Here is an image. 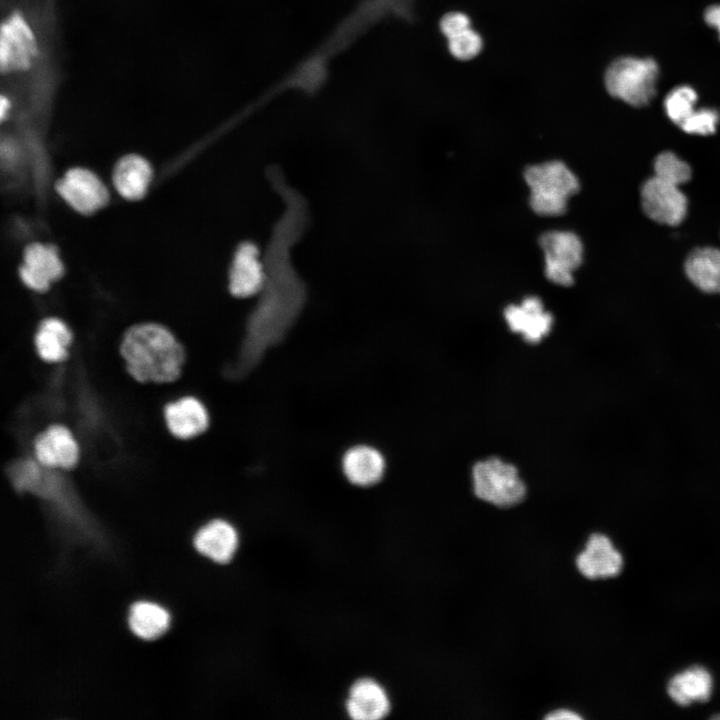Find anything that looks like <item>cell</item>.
<instances>
[{
    "instance_id": "6da1fadb",
    "label": "cell",
    "mask_w": 720,
    "mask_h": 720,
    "mask_svg": "<svg viewBox=\"0 0 720 720\" xmlns=\"http://www.w3.org/2000/svg\"><path fill=\"white\" fill-rule=\"evenodd\" d=\"M121 353L130 374L141 382H170L179 374L184 351L173 335L157 324H141L125 334Z\"/></svg>"
},
{
    "instance_id": "7a4b0ae2",
    "label": "cell",
    "mask_w": 720,
    "mask_h": 720,
    "mask_svg": "<svg viewBox=\"0 0 720 720\" xmlns=\"http://www.w3.org/2000/svg\"><path fill=\"white\" fill-rule=\"evenodd\" d=\"M524 179L530 189L529 204L542 216L562 215L580 185L576 175L561 161L529 166Z\"/></svg>"
},
{
    "instance_id": "3957f363",
    "label": "cell",
    "mask_w": 720,
    "mask_h": 720,
    "mask_svg": "<svg viewBox=\"0 0 720 720\" xmlns=\"http://www.w3.org/2000/svg\"><path fill=\"white\" fill-rule=\"evenodd\" d=\"M40 43L23 11H10L1 25L0 68L3 75L23 73L40 61Z\"/></svg>"
},
{
    "instance_id": "277c9868",
    "label": "cell",
    "mask_w": 720,
    "mask_h": 720,
    "mask_svg": "<svg viewBox=\"0 0 720 720\" xmlns=\"http://www.w3.org/2000/svg\"><path fill=\"white\" fill-rule=\"evenodd\" d=\"M657 63L650 59L623 57L615 60L605 74L607 91L632 106H643L655 94Z\"/></svg>"
},
{
    "instance_id": "5b68a950",
    "label": "cell",
    "mask_w": 720,
    "mask_h": 720,
    "mask_svg": "<svg viewBox=\"0 0 720 720\" xmlns=\"http://www.w3.org/2000/svg\"><path fill=\"white\" fill-rule=\"evenodd\" d=\"M475 495L499 507H511L526 496V485L517 468L499 458L477 462L472 469Z\"/></svg>"
},
{
    "instance_id": "8992f818",
    "label": "cell",
    "mask_w": 720,
    "mask_h": 720,
    "mask_svg": "<svg viewBox=\"0 0 720 720\" xmlns=\"http://www.w3.org/2000/svg\"><path fill=\"white\" fill-rule=\"evenodd\" d=\"M539 245L544 252L547 279L561 286L572 285L573 273L583 259L580 238L570 231L553 230L540 236Z\"/></svg>"
},
{
    "instance_id": "52a82bcc",
    "label": "cell",
    "mask_w": 720,
    "mask_h": 720,
    "mask_svg": "<svg viewBox=\"0 0 720 720\" xmlns=\"http://www.w3.org/2000/svg\"><path fill=\"white\" fill-rule=\"evenodd\" d=\"M641 202L645 214L655 222L676 226L687 214V198L679 186L656 176L648 179L641 188Z\"/></svg>"
},
{
    "instance_id": "ba28073f",
    "label": "cell",
    "mask_w": 720,
    "mask_h": 720,
    "mask_svg": "<svg viewBox=\"0 0 720 720\" xmlns=\"http://www.w3.org/2000/svg\"><path fill=\"white\" fill-rule=\"evenodd\" d=\"M57 190L74 209L84 214L98 210L108 201V191L103 183L82 168L69 170L57 183Z\"/></svg>"
},
{
    "instance_id": "9c48e42d",
    "label": "cell",
    "mask_w": 720,
    "mask_h": 720,
    "mask_svg": "<svg viewBox=\"0 0 720 720\" xmlns=\"http://www.w3.org/2000/svg\"><path fill=\"white\" fill-rule=\"evenodd\" d=\"M260 256L252 242L242 243L235 251L229 272V289L234 296L251 297L262 290L266 266Z\"/></svg>"
},
{
    "instance_id": "30bf717a",
    "label": "cell",
    "mask_w": 720,
    "mask_h": 720,
    "mask_svg": "<svg viewBox=\"0 0 720 720\" xmlns=\"http://www.w3.org/2000/svg\"><path fill=\"white\" fill-rule=\"evenodd\" d=\"M504 317L511 331L519 333L530 344L539 343L550 333L553 325V316L545 310L537 296H529L518 305L507 306Z\"/></svg>"
},
{
    "instance_id": "8fae6325",
    "label": "cell",
    "mask_w": 720,
    "mask_h": 720,
    "mask_svg": "<svg viewBox=\"0 0 720 720\" xmlns=\"http://www.w3.org/2000/svg\"><path fill=\"white\" fill-rule=\"evenodd\" d=\"M62 273V262L54 246L33 243L25 249L20 276L29 288L45 291Z\"/></svg>"
},
{
    "instance_id": "7c38bea8",
    "label": "cell",
    "mask_w": 720,
    "mask_h": 720,
    "mask_svg": "<svg viewBox=\"0 0 720 720\" xmlns=\"http://www.w3.org/2000/svg\"><path fill=\"white\" fill-rule=\"evenodd\" d=\"M576 564L580 573L589 579L608 578L619 574L623 558L607 536L597 533L590 536Z\"/></svg>"
},
{
    "instance_id": "4fadbf2b",
    "label": "cell",
    "mask_w": 720,
    "mask_h": 720,
    "mask_svg": "<svg viewBox=\"0 0 720 720\" xmlns=\"http://www.w3.org/2000/svg\"><path fill=\"white\" fill-rule=\"evenodd\" d=\"M195 549L206 558L219 563L230 562L239 545V535L229 522L216 519L202 526L194 536Z\"/></svg>"
},
{
    "instance_id": "5bb4252c",
    "label": "cell",
    "mask_w": 720,
    "mask_h": 720,
    "mask_svg": "<svg viewBox=\"0 0 720 720\" xmlns=\"http://www.w3.org/2000/svg\"><path fill=\"white\" fill-rule=\"evenodd\" d=\"M390 700L385 689L375 680L363 678L350 688L346 711L354 720H379L390 712Z\"/></svg>"
},
{
    "instance_id": "9a60e30c",
    "label": "cell",
    "mask_w": 720,
    "mask_h": 720,
    "mask_svg": "<svg viewBox=\"0 0 720 720\" xmlns=\"http://www.w3.org/2000/svg\"><path fill=\"white\" fill-rule=\"evenodd\" d=\"M382 453L368 445H357L347 450L342 459V469L349 482L360 487L378 483L385 472Z\"/></svg>"
},
{
    "instance_id": "2e32d148",
    "label": "cell",
    "mask_w": 720,
    "mask_h": 720,
    "mask_svg": "<svg viewBox=\"0 0 720 720\" xmlns=\"http://www.w3.org/2000/svg\"><path fill=\"white\" fill-rule=\"evenodd\" d=\"M35 454L45 466L71 468L78 459V446L69 430L55 425L37 437Z\"/></svg>"
},
{
    "instance_id": "e0dca14e",
    "label": "cell",
    "mask_w": 720,
    "mask_h": 720,
    "mask_svg": "<svg viewBox=\"0 0 720 720\" xmlns=\"http://www.w3.org/2000/svg\"><path fill=\"white\" fill-rule=\"evenodd\" d=\"M440 29L448 40L450 53L459 60H469L482 48L480 35L472 29L469 17L461 12H450L440 20Z\"/></svg>"
},
{
    "instance_id": "ac0fdd59",
    "label": "cell",
    "mask_w": 720,
    "mask_h": 720,
    "mask_svg": "<svg viewBox=\"0 0 720 720\" xmlns=\"http://www.w3.org/2000/svg\"><path fill=\"white\" fill-rule=\"evenodd\" d=\"M165 417L170 431L179 438H190L208 426V414L201 402L186 397L169 404Z\"/></svg>"
},
{
    "instance_id": "d6986e66",
    "label": "cell",
    "mask_w": 720,
    "mask_h": 720,
    "mask_svg": "<svg viewBox=\"0 0 720 720\" xmlns=\"http://www.w3.org/2000/svg\"><path fill=\"white\" fill-rule=\"evenodd\" d=\"M713 681L704 667L693 666L676 674L668 683L667 691L673 701L682 706L710 698Z\"/></svg>"
},
{
    "instance_id": "ffe728a7",
    "label": "cell",
    "mask_w": 720,
    "mask_h": 720,
    "mask_svg": "<svg viewBox=\"0 0 720 720\" xmlns=\"http://www.w3.org/2000/svg\"><path fill=\"white\" fill-rule=\"evenodd\" d=\"M690 281L707 293H720V250L704 247L694 250L685 262Z\"/></svg>"
},
{
    "instance_id": "44dd1931",
    "label": "cell",
    "mask_w": 720,
    "mask_h": 720,
    "mask_svg": "<svg viewBox=\"0 0 720 720\" xmlns=\"http://www.w3.org/2000/svg\"><path fill=\"white\" fill-rule=\"evenodd\" d=\"M151 180L148 162L137 155L123 157L115 166L113 181L117 191L127 199H139Z\"/></svg>"
},
{
    "instance_id": "7402d4cb",
    "label": "cell",
    "mask_w": 720,
    "mask_h": 720,
    "mask_svg": "<svg viewBox=\"0 0 720 720\" xmlns=\"http://www.w3.org/2000/svg\"><path fill=\"white\" fill-rule=\"evenodd\" d=\"M128 623L132 633L140 639L155 640L168 630L170 615L156 603L138 601L130 607Z\"/></svg>"
},
{
    "instance_id": "603a6c76",
    "label": "cell",
    "mask_w": 720,
    "mask_h": 720,
    "mask_svg": "<svg viewBox=\"0 0 720 720\" xmlns=\"http://www.w3.org/2000/svg\"><path fill=\"white\" fill-rule=\"evenodd\" d=\"M71 342V333L58 319L44 320L36 334L35 344L40 356L47 361H60L66 357L67 346Z\"/></svg>"
},
{
    "instance_id": "cb8c5ba5",
    "label": "cell",
    "mask_w": 720,
    "mask_h": 720,
    "mask_svg": "<svg viewBox=\"0 0 720 720\" xmlns=\"http://www.w3.org/2000/svg\"><path fill=\"white\" fill-rule=\"evenodd\" d=\"M654 172L657 178L677 186L688 182L691 178L690 166L669 151L656 157Z\"/></svg>"
},
{
    "instance_id": "d4e9b609",
    "label": "cell",
    "mask_w": 720,
    "mask_h": 720,
    "mask_svg": "<svg viewBox=\"0 0 720 720\" xmlns=\"http://www.w3.org/2000/svg\"><path fill=\"white\" fill-rule=\"evenodd\" d=\"M697 94L689 86L673 89L664 101L667 116L675 124L680 125L695 109Z\"/></svg>"
},
{
    "instance_id": "484cf974",
    "label": "cell",
    "mask_w": 720,
    "mask_h": 720,
    "mask_svg": "<svg viewBox=\"0 0 720 720\" xmlns=\"http://www.w3.org/2000/svg\"><path fill=\"white\" fill-rule=\"evenodd\" d=\"M719 119L717 110L702 108L694 110L679 126L689 134L711 135L715 133Z\"/></svg>"
},
{
    "instance_id": "4316f807",
    "label": "cell",
    "mask_w": 720,
    "mask_h": 720,
    "mask_svg": "<svg viewBox=\"0 0 720 720\" xmlns=\"http://www.w3.org/2000/svg\"><path fill=\"white\" fill-rule=\"evenodd\" d=\"M545 718L549 720H579L582 717L572 710L559 709L549 713Z\"/></svg>"
},
{
    "instance_id": "83f0119b",
    "label": "cell",
    "mask_w": 720,
    "mask_h": 720,
    "mask_svg": "<svg viewBox=\"0 0 720 720\" xmlns=\"http://www.w3.org/2000/svg\"><path fill=\"white\" fill-rule=\"evenodd\" d=\"M705 21L714 26L720 35V5H713L705 11Z\"/></svg>"
},
{
    "instance_id": "f1b7e54d",
    "label": "cell",
    "mask_w": 720,
    "mask_h": 720,
    "mask_svg": "<svg viewBox=\"0 0 720 720\" xmlns=\"http://www.w3.org/2000/svg\"><path fill=\"white\" fill-rule=\"evenodd\" d=\"M11 107V101L7 95L2 94L1 95V104H0V115L1 119L4 120L6 115L8 114Z\"/></svg>"
},
{
    "instance_id": "f546056e",
    "label": "cell",
    "mask_w": 720,
    "mask_h": 720,
    "mask_svg": "<svg viewBox=\"0 0 720 720\" xmlns=\"http://www.w3.org/2000/svg\"><path fill=\"white\" fill-rule=\"evenodd\" d=\"M714 718L720 719V715L714 716Z\"/></svg>"
}]
</instances>
